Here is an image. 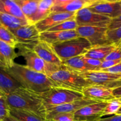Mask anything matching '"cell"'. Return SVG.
<instances>
[{
  "mask_svg": "<svg viewBox=\"0 0 121 121\" xmlns=\"http://www.w3.org/2000/svg\"><path fill=\"white\" fill-rule=\"evenodd\" d=\"M2 95H4L3 93H2V92H1V91H0V96H2Z\"/></svg>",
  "mask_w": 121,
  "mask_h": 121,
  "instance_id": "cell-43",
  "label": "cell"
},
{
  "mask_svg": "<svg viewBox=\"0 0 121 121\" xmlns=\"http://www.w3.org/2000/svg\"><path fill=\"white\" fill-rule=\"evenodd\" d=\"M50 78L58 87L82 93L84 89L90 86L88 83L78 72L62 65L59 70L51 75Z\"/></svg>",
  "mask_w": 121,
  "mask_h": 121,
  "instance_id": "cell-3",
  "label": "cell"
},
{
  "mask_svg": "<svg viewBox=\"0 0 121 121\" xmlns=\"http://www.w3.org/2000/svg\"><path fill=\"white\" fill-rule=\"evenodd\" d=\"M75 14L76 13H52L34 25L40 33H43L64 21L75 19Z\"/></svg>",
  "mask_w": 121,
  "mask_h": 121,
  "instance_id": "cell-13",
  "label": "cell"
},
{
  "mask_svg": "<svg viewBox=\"0 0 121 121\" xmlns=\"http://www.w3.org/2000/svg\"><path fill=\"white\" fill-rule=\"evenodd\" d=\"M78 26V24L75 19H72V20H69L64 21L58 24V26L49 29L47 31H64L76 30Z\"/></svg>",
  "mask_w": 121,
  "mask_h": 121,
  "instance_id": "cell-30",
  "label": "cell"
},
{
  "mask_svg": "<svg viewBox=\"0 0 121 121\" xmlns=\"http://www.w3.org/2000/svg\"><path fill=\"white\" fill-rule=\"evenodd\" d=\"M98 121H121V115H115L109 118H101Z\"/></svg>",
  "mask_w": 121,
  "mask_h": 121,
  "instance_id": "cell-39",
  "label": "cell"
},
{
  "mask_svg": "<svg viewBox=\"0 0 121 121\" xmlns=\"http://www.w3.org/2000/svg\"><path fill=\"white\" fill-rule=\"evenodd\" d=\"M107 36L111 43H116L121 40V27L113 30H108Z\"/></svg>",
  "mask_w": 121,
  "mask_h": 121,
  "instance_id": "cell-32",
  "label": "cell"
},
{
  "mask_svg": "<svg viewBox=\"0 0 121 121\" xmlns=\"http://www.w3.org/2000/svg\"><path fill=\"white\" fill-rule=\"evenodd\" d=\"M87 8L93 13L114 19L121 15V1L93 0Z\"/></svg>",
  "mask_w": 121,
  "mask_h": 121,
  "instance_id": "cell-10",
  "label": "cell"
},
{
  "mask_svg": "<svg viewBox=\"0 0 121 121\" xmlns=\"http://www.w3.org/2000/svg\"><path fill=\"white\" fill-rule=\"evenodd\" d=\"M78 35L87 40L91 47L104 46L111 43L107 36V28L90 26H78L76 29Z\"/></svg>",
  "mask_w": 121,
  "mask_h": 121,
  "instance_id": "cell-8",
  "label": "cell"
},
{
  "mask_svg": "<svg viewBox=\"0 0 121 121\" xmlns=\"http://www.w3.org/2000/svg\"><path fill=\"white\" fill-rule=\"evenodd\" d=\"M121 108V99L113 98L107 102L103 111V116L107 115H116Z\"/></svg>",
  "mask_w": 121,
  "mask_h": 121,
  "instance_id": "cell-29",
  "label": "cell"
},
{
  "mask_svg": "<svg viewBox=\"0 0 121 121\" xmlns=\"http://www.w3.org/2000/svg\"><path fill=\"white\" fill-rule=\"evenodd\" d=\"M10 115V108L8 105L5 95L0 96V121H2Z\"/></svg>",
  "mask_w": 121,
  "mask_h": 121,
  "instance_id": "cell-31",
  "label": "cell"
},
{
  "mask_svg": "<svg viewBox=\"0 0 121 121\" xmlns=\"http://www.w3.org/2000/svg\"><path fill=\"white\" fill-rule=\"evenodd\" d=\"M62 65L78 72L91 71V69L85 63L84 55L74 57L62 61Z\"/></svg>",
  "mask_w": 121,
  "mask_h": 121,
  "instance_id": "cell-25",
  "label": "cell"
},
{
  "mask_svg": "<svg viewBox=\"0 0 121 121\" xmlns=\"http://www.w3.org/2000/svg\"><path fill=\"white\" fill-rule=\"evenodd\" d=\"M90 86H97L114 89L121 85V74L102 71L79 72Z\"/></svg>",
  "mask_w": 121,
  "mask_h": 121,
  "instance_id": "cell-7",
  "label": "cell"
},
{
  "mask_svg": "<svg viewBox=\"0 0 121 121\" xmlns=\"http://www.w3.org/2000/svg\"><path fill=\"white\" fill-rule=\"evenodd\" d=\"M0 26H2V25H1V22H0Z\"/></svg>",
  "mask_w": 121,
  "mask_h": 121,
  "instance_id": "cell-46",
  "label": "cell"
},
{
  "mask_svg": "<svg viewBox=\"0 0 121 121\" xmlns=\"http://www.w3.org/2000/svg\"><path fill=\"white\" fill-rule=\"evenodd\" d=\"M0 13L26 19L15 0H0Z\"/></svg>",
  "mask_w": 121,
  "mask_h": 121,
  "instance_id": "cell-24",
  "label": "cell"
},
{
  "mask_svg": "<svg viewBox=\"0 0 121 121\" xmlns=\"http://www.w3.org/2000/svg\"><path fill=\"white\" fill-rule=\"evenodd\" d=\"M53 0H40L37 11L34 20V24L47 17L51 13Z\"/></svg>",
  "mask_w": 121,
  "mask_h": 121,
  "instance_id": "cell-26",
  "label": "cell"
},
{
  "mask_svg": "<svg viewBox=\"0 0 121 121\" xmlns=\"http://www.w3.org/2000/svg\"><path fill=\"white\" fill-rule=\"evenodd\" d=\"M5 70L21 87L36 93L41 94L51 88L58 87L49 77L33 70L26 65L15 63L12 67Z\"/></svg>",
  "mask_w": 121,
  "mask_h": 121,
  "instance_id": "cell-1",
  "label": "cell"
},
{
  "mask_svg": "<svg viewBox=\"0 0 121 121\" xmlns=\"http://www.w3.org/2000/svg\"><path fill=\"white\" fill-rule=\"evenodd\" d=\"M115 49L107 56L104 60H116L121 59V44L117 42Z\"/></svg>",
  "mask_w": 121,
  "mask_h": 121,
  "instance_id": "cell-33",
  "label": "cell"
},
{
  "mask_svg": "<svg viewBox=\"0 0 121 121\" xmlns=\"http://www.w3.org/2000/svg\"><path fill=\"white\" fill-rule=\"evenodd\" d=\"M50 121H74V113H59L52 117V118Z\"/></svg>",
  "mask_w": 121,
  "mask_h": 121,
  "instance_id": "cell-34",
  "label": "cell"
},
{
  "mask_svg": "<svg viewBox=\"0 0 121 121\" xmlns=\"http://www.w3.org/2000/svg\"><path fill=\"white\" fill-rule=\"evenodd\" d=\"M10 115L20 121H46L35 113L23 110L10 109Z\"/></svg>",
  "mask_w": 121,
  "mask_h": 121,
  "instance_id": "cell-27",
  "label": "cell"
},
{
  "mask_svg": "<svg viewBox=\"0 0 121 121\" xmlns=\"http://www.w3.org/2000/svg\"><path fill=\"white\" fill-rule=\"evenodd\" d=\"M26 18L32 24L38 9L40 0H15Z\"/></svg>",
  "mask_w": 121,
  "mask_h": 121,
  "instance_id": "cell-21",
  "label": "cell"
},
{
  "mask_svg": "<svg viewBox=\"0 0 121 121\" xmlns=\"http://www.w3.org/2000/svg\"><path fill=\"white\" fill-rule=\"evenodd\" d=\"M5 97L10 109L28 111L46 119L47 110L40 93L20 87Z\"/></svg>",
  "mask_w": 121,
  "mask_h": 121,
  "instance_id": "cell-2",
  "label": "cell"
},
{
  "mask_svg": "<svg viewBox=\"0 0 121 121\" xmlns=\"http://www.w3.org/2000/svg\"><path fill=\"white\" fill-rule=\"evenodd\" d=\"M0 40L15 48L18 44V41L13 33L2 26H0Z\"/></svg>",
  "mask_w": 121,
  "mask_h": 121,
  "instance_id": "cell-28",
  "label": "cell"
},
{
  "mask_svg": "<svg viewBox=\"0 0 121 121\" xmlns=\"http://www.w3.org/2000/svg\"><path fill=\"white\" fill-rule=\"evenodd\" d=\"M18 56L15 48L0 40V67L4 70L10 69L15 63L14 60Z\"/></svg>",
  "mask_w": 121,
  "mask_h": 121,
  "instance_id": "cell-19",
  "label": "cell"
},
{
  "mask_svg": "<svg viewBox=\"0 0 121 121\" xmlns=\"http://www.w3.org/2000/svg\"><path fill=\"white\" fill-rule=\"evenodd\" d=\"M121 63V59L116 60H103L102 61L101 66H100L99 69L98 71L103 70L107 69L110 67H113V66H115V65H117V64Z\"/></svg>",
  "mask_w": 121,
  "mask_h": 121,
  "instance_id": "cell-36",
  "label": "cell"
},
{
  "mask_svg": "<svg viewBox=\"0 0 121 121\" xmlns=\"http://www.w3.org/2000/svg\"><path fill=\"white\" fill-rule=\"evenodd\" d=\"M18 56H22L26 61V66L30 69L49 76L58 71L61 66L52 65L44 61L33 51V47L18 44Z\"/></svg>",
  "mask_w": 121,
  "mask_h": 121,
  "instance_id": "cell-4",
  "label": "cell"
},
{
  "mask_svg": "<svg viewBox=\"0 0 121 121\" xmlns=\"http://www.w3.org/2000/svg\"><path fill=\"white\" fill-rule=\"evenodd\" d=\"M101 71L104 72H107V73H113V74H121V63L113 66V67H110V68L107 69L105 70H103Z\"/></svg>",
  "mask_w": 121,
  "mask_h": 121,
  "instance_id": "cell-38",
  "label": "cell"
},
{
  "mask_svg": "<svg viewBox=\"0 0 121 121\" xmlns=\"http://www.w3.org/2000/svg\"><path fill=\"white\" fill-rule=\"evenodd\" d=\"M112 89L97 86H89L82 92L84 98L94 100L97 102H107L115 97Z\"/></svg>",
  "mask_w": 121,
  "mask_h": 121,
  "instance_id": "cell-16",
  "label": "cell"
},
{
  "mask_svg": "<svg viewBox=\"0 0 121 121\" xmlns=\"http://www.w3.org/2000/svg\"><path fill=\"white\" fill-rule=\"evenodd\" d=\"M121 27V15L116 18L112 19L108 30H113Z\"/></svg>",
  "mask_w": 121,
  "mask_h": 121,
  "instance_id": "cell-37",
  "label": "cell"
},
{
  "mask_svg": "<svg viewBox=\"0 0 121 121\" xmlns=\"http://www.w3.org/2000/svg\"><path fill=\"white\" fill-rule=\"evenodd\" d=\"M1 25L9 31L16 30L23 26L32 24L26 19H21L13 15L0 13Z\"/></svg>",
  "mask_w": 121,
  "mask_h": 121,
  "instance_id": "cell-23",
  "label": "cell"
},
{
  "mask_svg": "<svg viewBox=\"0 0 121 121\" xmlns=\"http://www.w3.org/2000/svg\"><path fill=\"white\" fill-rule=\"evenodd\" d=\"M118 42H119V43H121V41H118Z\"/></svg>",
  "mask_w": 121,
  "mask_h": 121,
  "instance_id": "cell-44",
  "label": "cell"
},
{
  "mask_svg": "<svg viewBox=\"0 0 121 121\" xmlns=\"http://www.w3.org/2000/svg\"><path fill=\"white\" fill-rule=\"evenodd\" d=\"M33 51L44 61L52 65L62 66V61L55 52L52 45L39 41L33 48Z\"/></svg>",
  "mask_w": 121,
  "mask_h": 121,
  "instance_id": "cell-17",
  "label": "cell"
},
{
  "mask_svg": "<svg viewBox=\"0 0 121 121\" xmlns=\"http://www.w3.org/2000/svg\"><path fill=\"white\" fill-rule=\"evenodd\" d=\"M18 41V44L30 46L34 48L40 41V32L34 24L23 26L10 31Z\"/></svg>",
  "mask_w": 121,
  "mask_h": 121,
  "instance_id": "cell-11",
  "label": "cell"
},
{
  "mask_svg": "<svg viewBox=\"0 0 121 121\" xmlns=\"http://www.w3.org/2000/svg\"><path fill=\"white\" fill-rule=\"evenodd\" d=\"M52 46L62 61L74 57L84 55L91 48V45L88 41L81 37L55 44Z\"/></svg>",
  "mask_w": 121,
  "mask_h": 121,
  "instance_id": "cell-5",
  "label": "cell"
},
{
  "mask_svg": "<svg viewBox=\"0 0 121 121\" xmlns=\"http://www.w3.org/2000/svg\"><path fill=\"white\" fill-rule=\"evenodd\" d=\"M106 105L107 102H97L84 106L74 113V121H98Z\"/></svg>",
  "mask_w": 121,
  "mask_h": 121,
  "instance_id": "cell-12",
  "label": "cell"
},
{
  "mask_svg": "<svg viewBox=\"0 0 121 121\" xmlns=\"http://www.w3.org/2000/svg\"><path fill=\"white\" fill-rule=\"evenodd\" d=\"M95 103H97V102L84 98L77 101L52 108L47 109L46 111V120L50 121L52 119V117L59 113H75L78 110L84 106L90 105V104H95Z\"/></svg>",
  "mask_w": 121,
  "mask_h": 121,
  "instance_id": "cell-14",
  "label": "cell"
},
{
  "mask_svg": "<svg viewBox=\"0 0 121 121\" xmlns=\"http://www.w3.org/2000/svg\"><path fill=\"white\" fill-rule=\"evenodd\" d=\"M21 87L5 70L0 67V91L5 96L15 92Z\"/></svg>",
  "mask_w": 121,
  "mask_h": 121,
  "instance_id": "cell-20",
  "label": "cell"
},
{
  "mask_svg": "<svg viewBox=\"0 0 121 121\" xmlns=\"http://www.w3.org/2000/svg\"><path fill=\"white\" fill-rule=\"evenodd\" d=\"M116 115H121V108H120V109L119 110L118 112H117V113Z\"/></svg>",
  "mask_w": 121,
  "mask_h": 121,
  "instance_id": "cell-42",
  "label": "cell"
},
{
  "mask_svg": "<svg viewBox=\"0 0 121 121\" xmlns=\"http://www.w3.org/2000/svg\"><path fill=\"white\" fill-rule=\"evenodd\" d=\"M84 61L85 63L90 67L91 71H98L102 63V61H100V60L90 59V58H86L85 57H84Z\"/></svg>",
  "mask_w": 121,
  "mask_h": 121,
  "instance_id": "cell-35",
  "label": "cell"
},
{
  "mask_svg": "<svg viewBox=\"0 0 121 121\" xmlns=\"http://www.w3.org/2000/svg\"><path fill=\"white\" fill-rule=\"evenodd\" d=\"M116 47V44H110L104 46L91 47L85 54L84 57L86 58L96 59L103 61L105 60L107 56Z\"/></svg>",
  "mask_w": 121,
  "mask_h": 121,
  "instance_id": "cell-22",
  "label": "cell"
},
{
  "mask_svg": "<svg viewBox=\"0 0 121 121\" xmlns=\"http://www.w3.org/2000/svg\"><path fill=\"white\" fill-rule=\"evenodd\" d=\"M2 121H20L19 120H18L17 118H15V117H13L11 115H9L8 117H6Z\"/></svg>",
  "mask_w": 121,
  "mask_h": 121,
  "instance_id": "cell-41",
  "label": "cell"
},
{
  "mask_svg": "<svg viewBox=\"0 0 121 121\" xmlns=\"http://www.w3.org/2000/svg\"><path fill=\"white\" fill-rule=\"evenodd\" d=\"M46 121H48V120H46Z\"/></svg>",
  "mask_w": 121,
  "mask_h": 121,
  "instance_id": "cell-45",
  "label": "cell"
},
{
  "mask_svg": "<svg viewBox=\"0 0 121 121\" xmlns=\"http://www.w3.org/2000/svg\"><path fill=\"white\" fill-rule=\"evenodd\" d=\"M113 95L115 98L121 99V85L113 89Z\"/></svg>",
  "mask_w": 121,
  "mask_h": 121,
  "instance_id": "cell-40",
  "label": "cell"
},
{
  "mask_svg": "<svg viewBox=\"0 0 121 121\" xmlns=\"http://www.w3.org/2000/svg\"><path fill=\"white\" fill-rule=\"evenodd\" d=\"M75 20L78 26H90L108 28L112 19L107 17L93 13L88 8H84L76 13Z\"/></svg>",
  "mask_w": 121,
  "mask_h": 121,
  "instance_id": "cell-9",
  "label": "cell"
},
{
  "mask_svg": "<svg viewBox=\"0 0 121 121\" xmlns=\"http://www.w3.org/2000/svg\"><path fill=\"white\" fill-rule=\"evenodd\" d=\"M76 30L64 31H45L40 34V40L51 45L60 43L71 39L79 37Z\"/></svg>",
  "mask_w": 121,
  "mask_h": 121,
  "instance_id": "cell-18",
  "label": "cell"
},
{
  "mask_svg": "<svg viewBox=\"0 0 121 121\" xmlns=\"http://www.w3.org/2000/svg\"><path fill=\"white\" fill-rule=\"evenodd\" d=\"M93 0H53L51 13H77L87 8Z\"/></svg>",
  "mask_w": 121,
  "mask_h": 121,
  "instance_id": "cell-15",
  "label": "cell"
},
{
  "mask_svg": "<svg viewBox=\"0 0 121 121\" xmlns=\"http://www.w3.org/2000/svg\"><path fill=\"white\" fill-rule=\"evenodd\" d=\"M46 110L84 98L83 93L60 87L51 88L41 93Z\"/></svg>",
  "mask_w": 121,
  "mask_h": 121,
  "instance_id": "cell-6",
  "label": "cell"
}]
</instances>
